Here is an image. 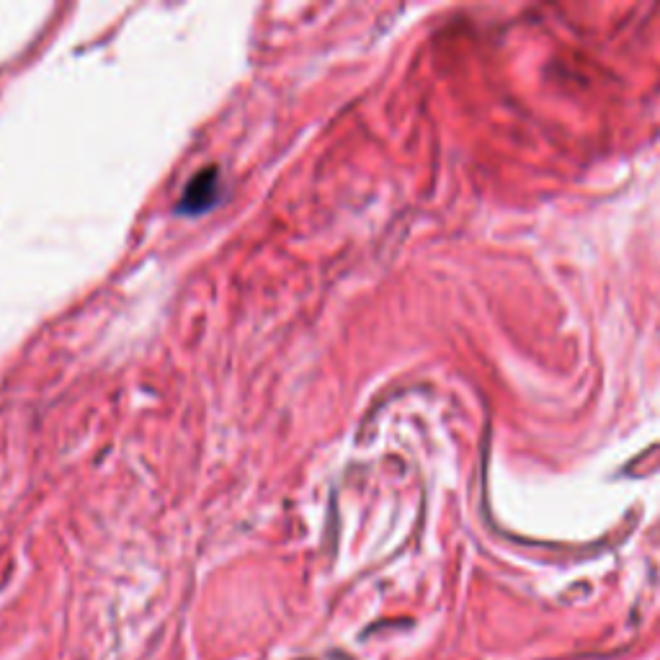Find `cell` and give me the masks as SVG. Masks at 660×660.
<instances>
[{"label":"cell","instance_id":"obj_1","mask_svg":"<svg viewBox=\"0 0 660 660\" xmlns=\"http://www.w3.org/2000/svg\"><path fill=\"white\" fill-rule=\"evenodd\" d=\"M217 186H220V176L217 171H202L189 184V189L184 191V199H181V209L184 212H199V209H207L214 202V194H217Z\"/></svg>","mask_w":660,"mask_h":660}]
</instances>
